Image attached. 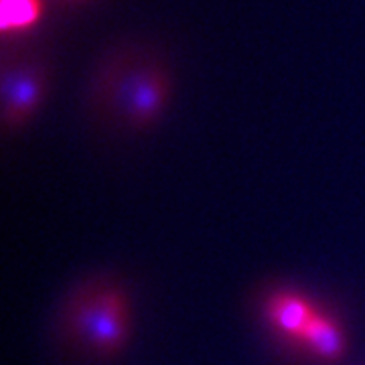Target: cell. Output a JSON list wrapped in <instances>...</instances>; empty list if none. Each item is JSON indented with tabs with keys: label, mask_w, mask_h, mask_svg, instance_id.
Instances as JSON below:
<instances>
[{
	"label": "cell",
	"mask_w": 365,
	"mask_h": 365,
	"mask_svg": "<svg viewBox=\"0 0 365 365\" xmlns=\"http://www.w3.org/2000/svg\"><path fill=\"white\" fill-rule=\"evenodd\" d=\"M45 2H53V4H78V2H81V0H45Z\"/></svg>",
	"instance_id": "7"
},
{
	"label": "cell",
	"mask_w": 365,
	"mask_h": 365,
	"mask_svg": "<svg viewBox=\"0 0 365 365\" xmlns=\"http://www.w3.org/2000/svg\"><path fill=\"white\" fill-rule=\"evenodd\" d=\"M173 79L163 55L144 43H124L104 55L88 91L91 116L114 130L150 128L167 110Z\"/></svg>",
	"instance_id": "1"
},
{
	"label": "cell",
	"mask_w": 365,
	"mask_h": 365,
	"mask_svg": "<svg viewBox=\"0 0 365 365\" xmlns=\"http://www.w3.org/2000/svg\"><path fill=\"white\" fill-rule=\"evenodd\" d=\"M59 323L69 345L96 357H114L130 337L126 290L108 280L88 282L67 299Z\"/></svg>",
	"instance_id": "2"
},
{
	"label": "cell",
	"mask_w": 365,
	"mask_h": 365,
	"mask_svg": "<svg viewBox=\"0 0 365 365\" xmlns=\"http://www.w3.org/2000/svg\"><path fill=\"white\" fill-rule=\"evenodd\" d=\"M317 313L319 311L314 309L313 302L294 290H276L268 297L264 307L266 321L274 331L297 343H300Z\"/></svg>",
	"instance_id": "4"
},
{
	"label": "cell",
	"mask_w": 365,
	"mask_h": 365,
	"mask_svg": "<svg viewBox=\"0 0 365 365\" xmlns=\"http://www.w3.org/2000/svg\"><path fill=\"white\" fill-rule=\"evenodd\" d=\"M300 345H304L317 359L329 361V364L339 361L347 353V339H345L343 329L335 319L323 313L314 314L311 325L307 327L300 339Z\"/></svg>",
	"instance_id": "5"
},
{
	"label": "cell",
	"mask_w": 365,
	"mask_h": 365,
	"mask_svg": "<svg viewBox=\"0 0 365 365\" xmlns=\"http://www.w3.org/2000/svg\"><path fill=\"white\" fill-rule=\"evenodd\" d=\"M51 83L49 55L29 47L4 53L0 66L2 122L6 130L23 128L37 114Z\"/></svg>",
	"instance_id": "3"
},
{
	"label": "cell",
	"mask_w": 365,
	"mask_h": 365,
	"mask_svg": "<svg viewBox=\"0 0 365 365\" xmlns=\"http://www.w3.org/2000/svg\"><path fill=\"white\" fill-rule=\"evenodd\" d=\"M45 0H0V29L6 37L23 35L39 23Z\"/></svg>",
	"instance_id": "6"
}]
</instances>
